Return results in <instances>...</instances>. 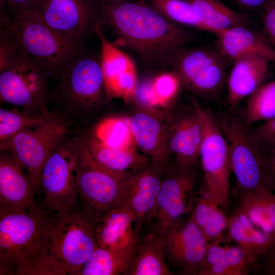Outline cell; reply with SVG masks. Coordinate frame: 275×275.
<instances>
[{
    "label": "cell",
    "instance_id": "36",
    "mask_svg": "<svg viewBox=\"0 0 275 275\" xmlns=\"http://www.w3.org/2000/svg\"><path fill=\"white\" fill-rule=\"evenodd\" d=\"M25 109L0 108V141L3 143L19 131L41 124L49 117Z\"/></svg>",
    "mask_w": 275,
    "mask_h": 275
},
{
    "label": "cell",
    "instance_id": "20",
    "mask_svg": "<svg viewBox=\"0 0 275 275\" xmlns=\"http://www.w3.org/2000/svg\"><path fill=\"white\" fill-rule=\"evenodd\" d=\"M200 118L193 107L171 120L168 147L169 154L176 157V164L185 168H196L199 160L202 141Z\"/></svg>",
    "mask_w": 275,
    "mask_h": 275
},
{
    "label": "cell",
    "instance_id": "5",
    "mask_svg": "<svg viewBox=\"0 0 275 275\" xmlns=\"http://www.w3.org/2000/svg\"><path fill=\"white\" fill-rule=\"evenodd\" d=\"M202 126L199 160L209 197L228 214L230 212L231 166L228 142L214 116L195 97L190 98Z\"/></svg>",
    "mask_w": 275,
    "mask_h": 275
},
{
    "label": "cell",
    "instance_id": "32",
    "mask_svg": "<svg viewBox=\"0 0 275 275\" xmlns=\"http://www.w3.org/2000/svg\"><path fill=\"white\" fill-rule=\"evenodd\" d=\"M93 136L104 145L115 149L136 148L128 118L109 117L95 126Z\"/></svg>",
    "mask_w": 275,
    "mask_h": 275
},
{
    "label": "cell",
    "instance_id": "18",
    "mask_svg": "<svg viewBox=\"0 0 275 275\" xmlns=\"http://www.w3.org/2000/svg\"><path fill=\"white\" fill-rule=\"evenodd\" d=\"M128 119L136 146L152 163L163 169L170 156L168 142L171 120H164L156 110L142 107Z\"/></svg>",
    "mask_w": 275,
    "mask_h": 275
},
{
    "label": "cell",
    "instance_id": "8",
    "mask_svg": "<svg viewBox=\"0 0 275 275\" xmlns=\"http://www.w3.org/2000/svg\"><path fill=\"white\" fill-rule=\"evenodd\" d=\"M77 140L61 143L44 164L39 177V204L55 213L76 206Z\"/></svg>",
    "mask_w": 275,
    "mask_h": 275
},
{
    "label": "cell",
    "instance_id": "1",
    "mask_svg": "<svg viewBox=\"0 0 275 275\" xmlns=\"http://www.w3.org/2000/svg\"><path fill=\"white\" fill-rule=\"evenodd\" d=\"M101 23L115 33L124 44L148 60L168 59L189 39L179 24L168 19L143 1L95 0Z\"/></svg>",
    "mask_w": 275,
    "mask_h": 275
},
{
    "label": "cell",
    "instance_id": "41",
    "mask_svg": "<svg viewBox=\"0 0 275 275\" xmlns=\"http://www.w3.org/2000/svg\"><path fill=\"white\" fill-rule=\"evenodd\" d=\"M256 273L275 275V242L262 258Z\"/></svg>",
    "mask_w": 275,
    "mask_h": 275
},
{
    "label": "cell",
    "instance_id": "40",
    "mask_svg": "<svg viewBox=\"0 0 275 275\" xmlns=\"http://www.w3.org/2000/svg\"><path fill=\"white\" fill-rule=\"evenodd\" d=\"M39 0H1L2 6L6 7L11 14H13L23 11L32 10Z\"/></svg>",
    "mask_w": 275,
    "mask_h": 275
},
{
    "label": "cell",
    "instance_id": "25",
    "mask_svg": "<svg viewBox=\"0 0 275 275\" xmlns=\"http://www.w3.org/2000/svg\"><path fill=\"white\" fill-rule=\"evenodd\" d=\"M101 26L96 31L101 44L100 64L107 96L114 97L136 77V71L131 59L106 38Z\"/></svg>",
    "mask_w": 275,
    "mask_h": 275
},
{
    "label": "cell",
    "instance_id": "7",
    "mask_svg": "<svg viewBox=\"0 0 275 275\" xmlns=\"http://www.w3.org/2000/svg\"><path fill=\"white\" fill-rule=\"evenodd\" d=\"M43 68L22 49L0 70V98L3 103L31 112L48 115L46 76Z\"/></svg>",
    "mask_w": 275,
    "mask_h": 275
},
{
    "label": "cell",
    "instance_id": "19",
    "mask_svg": "<svg viewBox=\"0 0 275 275\" xmlns=\"http://www.w3.org/2000/svg\"><path fill=\"white\" fill-rule=\"evenodd\" d=\"M37 191L25 169L8 153L0 155V208L28 210L40 204Z\"/></svg>",
    "mask_w": 275,
    "mask_h": 275
},
{
    "label": "cell",
    "instance_id": "2",
    "mask_svg": "<svg viewBox=\"0 0 275 275\" xmlns=\"http://www.w3.org/2000/svg\"><path fill=\"white\" fill-rule=\"evenodd\" d=\"M47 211L0 208V274L65 275L45 232Z\"/></svg>",
    "mask_w": 275,
    "mask_h": 275
},
{
    "label": "cell",
    "instance_id": "11",
    "mask_svg": "<svg viewBox=\"0 0 275 275\" xmlns=\"http://www.w3.org/2000/svg\"><path fill=\"white\" fill-rule=\"evenodd\" d=\"M227 61L217 49L202 47H182L170 62L183 86L203 98L215 99L227 83Z\"/></svg>",
    "mask_w": 275,
    "mask_h": 275
},
{
    "label": "cell",
    "instance_id": "37",
    "mask_svg": "<svg viewBox=\"0 0 275 275\" xmlns=\"http://www.w3.org/2000/svg\"><path fill=\"white\" fill-rule=\"evenodd\" d=\"M252 132L261 153L275 148V118L262 122Z\"/></svg>",
    "mask_w": 275,
    "mask_h": 275
},
{
    "label": "cell",
    "instance_id": "22",
    "mask_svg": "<svg viewBox=\"0 0 275 275\" xmlns=\"http://www.w3.org/2000/svg\"><path fill=\"white\" fill-rule=\"evenodd\" d=\"M232 210L243 215L258 229L275 239V194L268 187L255 190L231 189Z\"/></svg>",
    "mask_w": 275,
    "mask_h": 275
},
{
    "label": "cell",
    "instance_id": "3",
    "mask_svg": "<svg viewBox=\"0 0 275 275\" xmlns=\"http://www.w3.org/2000/svg\"><path fill=\"white\" fill-rule=\"evenodd\" d=\"M97 225L84 206L61 213L47 211L45 232L51 254L67 274L77 275L98 246Z\"/></svg>",
    "mask_w": 275,
    "mask_h": 275
},
{
    "label": "cell",
    "instance_id": "24",
    "mask_svg": "<svg viewBox=\"0 0 275 275\" xmlns=\"http://www.w3.org/2000/svg\"><path fill=\"white\" fill-rule=\"evenodd\" d=\"M217 49L227 60L250 54H258L275 61V51L263 34L252 30L249 25H237L215 35Z\"/></svg>",
    "mask_w": 275,
    "mask_h": 275
},
{
    "label": "cell",
    "instance_id": "39",
    "mask_svg": "<svg viewBox=\"0 0 275 275\" xmlns=\"http://www.w3.org/2000/svg\"><path fill=\"white\" fill-rule=\"evenodd\" d=\"M265 182L275 194V148L261 153Z\"/></svg>",
    "mask_w": 275,
    "mask_h": 275
},
{
    "label": "cell",
    "instance_id": "42",
    "mask_svg": "<svg viewBox=\"0 0 275 275\" xmlns=\"http://www.w3.org/2000/svg\"><path fill=\"white\" fill-rule=\"evenodd\" d=\"M234 4L240 10L246 13L260 12L268 0H232Z\"/></svg>",
    "mask_w": 275,
    "mask_h": 275
},
{
    "label": "cell",
    "instance_id": "15",
    "mask_svg": "<svg viewBox=\"0 0 275 275\" xmlns=\"http://www.w3.org/2000/svg\"><path fill=\"white\" fill-rule=\"evenodd\" d=\"M160 234L169 263L186 274L198 275L208 242L192 214L187 221L174 222Z\"/></svg>",
    "mask_w": 275,
    "mask_h": 275
},
{
    "label": "cell",
    "instance_id": "12",
    "mask_svg": "<svg viewBox=\"0 0 275 275\" xmlns=\"http://www.w3.org/2000/svg\"><path fill=\"white\" fill-rule=\"evenodd\" d=\"M55 94L62 102L86 109L100 104L108 97L98 58L85 49L63 70Z\"/></svg>",
    "mask_w": 275,
    "mask_h": 275
},
{
    "label": "cell",
    "instance_id": "43",
    "mask_svg": "<svg viewBox=\"0 0 275 275\" xmlns=\"http://www.w3.org/2000/svg\"><path fill=\"white\" fill-rule=\"evenodd\" d=\"M97 1H101V2H110V1H123V0H97ZM135 1H142V0H135Z\"/></svg>",
    "mask_w": 275,
    "mask_h": 275
},
{
    "label": "cell",
    "instance_id": "38",
    "mask_svg": "<svg viewBox=\"0 0 275 275\" xmlns=\"http://www.w3.org/2000/svg\"><path fill=\"white\" fill-rule=\"evenodd\" d=\"M263 34L275 51V0H268L259 13Z\"/></svg>",
    "mask_w": 275,
    "mask_h": 275
},
{
    "label": "cell",
    "instance_id": "30",
    "mask_svg": "<svg viewBox=\"0 0 275 275\" xmlns=\"http://www.w3.org/2000/svg\"><path fill=\"white\" fill-rule=\"evenodd\" d=\"M194 206L191 214L207 241H224L227 236L228 214L209 197L205 189L195 196Z\"/></svg>",
    "mask_w": 275,
    "mask_h": 275
},
{
    "label": "cell",
    "instance_id": "10",
    "mask_svg": "<svg viewBox=\"0 0 275 275\" xmlns=\"http://www.w3.org/2000/svg\"><path fill=\"white\" fill-rule=\"evenodd\" d=\"M66 131L63 122L50 114L41 124L23 129L1 143V151L10 154L26 171L38 197L42 169L61 144Z\"/></svg>",
    "mask_w": 275,
    "mask_h": 275
},
{
    "label": "cell",
    "instance_id": "17",
    "mask_svg": "<svg viewBox=\"0 0 275 275\" xmlns=\"http://www.w3.org/2000/svg\"><path fill=\"white\" fill-rule=\"evenodd\" d=\"M96 231L99 246L131 263L140 237L135 231L132 214L124 202L102 218Z\"/></svg>",
    "mask_w": 275,
    "mask_h": 275
},
{
    "label": "cell",
    "instance_id": "35",
    "mask_svg": "<svg viewBox=\"0 0 275 275\" xmlns=\"http://www.w3.org/2000/svg\"><path fill=\"white\" fill-rule=\"evenodd\" d=\"M131 263L109 250L99 246L94 250L77 275L126 274Z\"/></svg>",
    "mask_w": 275,
    "mask_h": 275
},
{
    "label": "cell",
    "instance_id": "13",
    "mask_svg": "<svg viewBox=\"0 0 275 275\" xmlns=\"http://www.w3.org/2000/svg\"><path fill=\"white\" fill-rule=\"evenodd\" d=\"M31 11L61 35L80 44L102 24L95 0H39Z\"/></svg>",
    "mask_w": 275,
    "mask_h": 275
},
{
    "label": "cell",
    "instance_id": "31",
    "mask_svg": "<svg viewBox=\"0 0 275 275\" xmlns=\"http://www.w3.org/2000/svg\"><path fill=\"white\" fill-rule=\"evenodd\" d=\"M193 7L202 22L215 35L237 25H249L248 17L219 0H185Z\"/></svg>",
    "mask_w": 275,
    "mask_h": 275
},
{
    "label": "cell",
    "instance_id": "6",
    "mask_svg": "<svg viewBox=\"0 0 275 275\" xmlns=\"http://www.w3.org/2000/svg\"><path fill=\"white\" fill-rule=\"evenodd\" d=\"M76 145L78 195L84 207L98 223L108 211L123 203L126 180L130 175H117L100 166L84 139L77 140Z\"/></svg>",
    "mask_w": 275,
    "mask_h": 275
},
{
    "label": "cell",
    "instance_id": "29",
    "mask_svg": "<svg viewBox=\"0 0 275 275\" xmlns=\"http://www.w3.org/2000/svg\"><path fill=\"white\" fill-rule=\"evenodd\" d=\"M182 86L175 71L163 73L137 85L134 99L142 107L152 110L166 107L178 97Z\"/></svg>",
    "mask_w": 275,
    "mask_h": 275
},
{
    "label": "cell",
    "instance_id": "9",
    "mask_svg": "<svg viewBox=\"0 0 275 275\" xmlns=\"http://www.w3.org/2000/svg\"><path fill=\"white\" fill-rule=\"evenodd\" d=\"M229 145L231 172L234 185L245 191H255L268 187L264 180L261 153L252 129L235 114L214 116Z\"/></svg>",
    "mask_w": 275,
    "mask_h": 275
},
{
    "label": "cell",
    "instance_id": "14",
    "mask_svg": "<svg viewBox=\"0 0 275 275\" xmlns=\"http://www.w3.org/2000/svg\"><path fill=\"white\" fill-rule=\"evenodd\" d=\"M196 168L176 164L163 179L154 210L148 223L160 233L167 227L191 211L194 205Z\"/></svg>",
    "mask_w": 275,
    "mask_h": 275
},
{
    "label": "cell",
    "instance_id": "33",
    "mask_svg": "<svg viewBox=\"0 0 275 275\" xmlns=\"http://www.w3.org/2000/svg\"><path fill=\"white\" fill-rule=\"evenodd\" d=\"M243 118L250 127L275 118V80L262 84L248 98Z\"/></svg>",
    "mask_w": 275,
    "mask_h": 275
},
{
    "label": "cell",
    "instance_id": "28",
    "mask_svg": "<svg viewBox=\"0 0 275 275\" xmlns=\"http://www.w3.org/2000/svg\"><path fill=\"white\" fill-rule=\"evenodd\" d=\"M227 237L259 264L275 242V239L252 225L243 215L232 210L228 214Z\"/></svg>",
    "mask_w": 275,
    "mask_h": 275
},
{
    "label": "cell",
    "instance_id": "34",
    "mask_svg": "<svg viewBox=\"0 0 275 275\" xmlns=\"http://www.w3.org/2000/svg\"><path fill=\"white\" fill-rule=\"evenodd\" d=\"M148 4L176 23L210 32L202 22L192 5L185 0H148Z\"/></svg>",
    "mask_w": 275,
    "mask_h": 275
},
{
    "label": "cell",
    "instance_id": "4",
    "mask_svg": "<svg viewBox=\"0 0 275 275\" xmlns=\"http://www.w3.org/2000/svg\"><path fill=\"white\" fill-rule=\"evenodd\" d=\"M10 29L24 50L46 72L59 77L65 67L85 49L46 24L34 12L11 16Z\"/></svg>",
    "mask_w": 275,
    "mask_h": 275
},
{
    "label": "cell",
    "instance_id": "16",
    "mask_svg": "<svg viewBox=\"0 0 275 275\" xmlns=\"http://www.w3.org/2000/svg\"><path fill=\"white\" fill-rule=\"evenodd\" d=\"M162 170L152 163L132 174L126 180L123 202L132 214L135 231L140 237L143 227L148 224L156 207L163 180Z\"/></svg>",
    "mask_w": 275,
    "mask_h": 275
},
{
    "label": "cell",
    "instance_id": "27",
    "mask_svg": "<svg viewBox=\"0 0 275 275\" xmlns=\"http://www.w3.org/2000/svg\"><path fill=\"white\" fill-rule=\"evenodd\" d=\"M160 233L154 230L140 237L127 275H170Z\"/></svg>",
    "mask_w": 275,
    "mask_h": 275
},
{
    "label": "cell",
    "instance_id": "21",
    "mask_svg": "<svg viewBox=\"0 0 275 275\" xmlns=\"http://www.w3.org/2000/svg\"><path fill=\"white\" fill-rule=\"evenodd\" d=\"M270 62L266 57L258 54L242 56L233 62L227 81V101L231 109L262 84Z\"/></svg>",
    "mask_w": 275,
    "mask_h": 275
},
{
    "label": "cell",
    "instance_id": "23",
    "mask_svg": "<svg viewBox=\"0 0 275 275\" xmlns=\"http://www.w3.org/2000/svg\"><path fill=\"white\" fill-rule=\"evenodd\" d=\"M208 242L198 275H248L257 273L259 263L237 245Z\"/></svg>",
    "mask_w": 275,
    "mask_h": 275
},
{
    "label": "cell",
    "instance_id": "26",
    "mask_svg": "<svg viewBox=\"0 0 275 275\" xmlns=\"http://www.w3.org/2000/svg\"><path fill=\"white\" fill-rule=\"evenodd\" d=\"M84 140L94 160L105 169L117 175L129 176L144 169L151 160L136 148H112L100 143L93 135Z\"/></svg>",
    "mask_w": 275,
    "mask_h": 275
}]
</instances>
